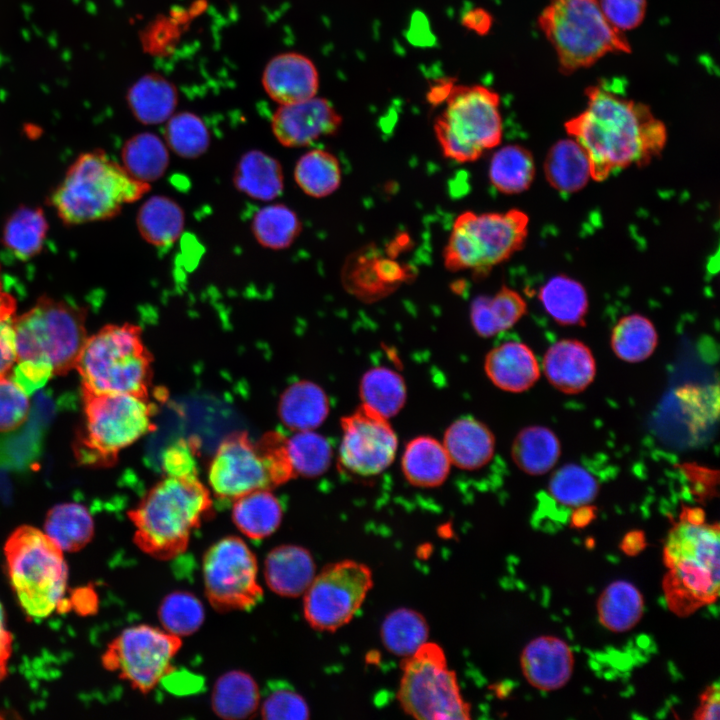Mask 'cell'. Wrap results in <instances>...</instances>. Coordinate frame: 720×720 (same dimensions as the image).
I'll return each instance as SVG.
<instances>
[{
    "instance_id": "cell-57",
    "label": "cell",
    "mask_w": 720,
    "mask_h": 720,
    "mask_svg": "<svg viewBox=\"0 0 720 720\" xmlns=\"http://www.w3.org/2000/svg\"><path fill=\"white\" fill-rule=\"evenodd\" d=\"M595 513V508L590 504L579 506L571 516V525L575 528H583L592 521Z\"/></svg>"
},
{
    "instance_id": "cell-37",
    "label": "cell",
    "mask_w": 720,
    "mask_h": 720,
    "mask_svg": "<svg viewBox=\"0 0 720 720\" xmlns=\"http://www.w3.org/2000/svg\"><path fill=\"white\" fill-rule=\"evenodd\" d=\"M94 521L89 510L79 503H61L46 514L44 533L63 552H77L94 537Z\"/></svg>"
},
{
    "instance_id": "cell-60",
    "label": "cell",
    "mask_w": 720,
    "mask_h": 720,
    "mask_svg": "<svg viewBox=\"0 0 720 720\" xmlns=\"http://www.w3.org/2000/svg\"><path fill=\"white\" fill-rule=\"evenodd\" d=\"M453 86L454 84H452L449 80H442L440 81V83L431 87L428 94L430 102L432 104H437L439 102L445 101Z\"/></svg>"
},
{
    "instance_id": "cell-29",
    "label": "cell",
    "mask_w": 720,
    "mask_h": 720,
    "mask_svg": "<svg viewBox=\"0 0 720 720\" xmlns=\"http://www.w3.org/2000/svg\"><path fill=\"white\" fill-rule=\"evenodd\" d=\"M527 312V303L516 291L502 286L493 296H478L471 303L470 319L481 337H492L512 328Z\"/></svg>"
},
{
    "instance_id": "cell-21",
    "label": "cell",
    "mask_w": 720,
    "mask_h": 720,
    "mask_svg": "<svg viewBox=\"0 0 720 720\" xmlns=\"http://www.w3.org/2000/svg\"><path fill=\"white\" fill-rule=\"evenodd\" d=\"M543 372L549 383L565 394L587 389L596 376V361L590 348L576 339H561L543 357Z\"/></svg>"
},
{
    "instance_id": "cell-20",
    "label": "cell",
    "mask_w": 720,
    "mask_h": 720,
    "mask_svg": "<svg viewBox=\"0 0 720 720\" xmlns=\"http://www.w3.org/2000/svg\"><path fill=\"white\" fill-rule=\"evenodd\" d=\"M267 95L279 105L312 98L319 89V74L313 61L298 52L271 58L262 74Z\"/></svg>"
},
{
    "instance_id": "cell-30",
    "label": "cell",
    "mask_w": 720,
    "mask_h": 720,
    "mask_svg": "<svg viewBox=\"0 0 720 720\" xmlns=\"http://www.w3.org/2000/svg\"><path fill=\"white\" fill-rule=\"evenodd\" d=\"M547 182L561 193H575L591 178L588 156L573 138L562 139L551 146L544 160Z\"/></svg>"
},
{
    "instance_id": "cell-10",
    "label": "cell",
    "mask_w": 720,
    "mask_h": 720,
    "mask_svg": "<svg viewBox=\"0 0 720 720\" xmlns=\"http://www.w3.org/2000/svg\"><path fill=\"white\" fill-rule=\"evenodd\" d=\"M82 396L85 426L75 444L81 463L110 466L120 451L155 429L148 397L85 389Z\"/></svg>"
},
{
    "instance_id": "cell-28",
    "label": "cell",
    "mask_w": 720,
    "mask_h": 720,
    "mask_svg": "<svg viewBox=\"0 0 720 720\" xmlns=\"http://www.w3.org/2000/svg\"><path fill=\"white\" fill-rule=\"evenodd\" d=\"M329 399L316 383L302 380L290 385L281 395L279 417L294 431L314 430L327 418Z\"/></svg>"
},
{
    "instance_id": "cell-3",
    "label": "cell",
    "mask_w": 720,
    "mask_h": 720,
    "mask_svg": "<svg viewBox=\"0 0 720 720\" xmlns=\"http://www.w3.org/2000/svg\"><path fill=\"white\" fill-rule=\"evenodd\" d=\"M86 314L82 307L42 296L14 318L17 368L12 378L29 392L75 369L88 337Z\"/></svg>"
},
{
    "instance_id": "cell-58",
    "label": "cell",
    "mask_w": 720,
    "mask_h": 720,
    "mask_svg": "<svg viewBox=\"0 0 720 720\" xmlns=\"http://www.w3.org/2000/svg\"><path fill=\"white\" fill-rule=\"evenodd\" d=\"M645 546L644 535L640 531H633L625 536L622 549L625 553L634 555Z\"/></svg>"
},
{
    "instance_id": "cell-25",
    "label": "cell",
    "mask_w": 720,
    "mask_h": 720,
    "mask_svg": "<svg viewBox=\"0 0 720 720\" xmlns=\"http://www.w3.org/2000/svg\"><path fill=\"white\" fill-rule=\"evenodd\" d=\"M232 181L234 187L248 197L271 201L283 192V168L273 156L260 150H250L238 160Z\"/></svg>"
},
{
    "instance_id": "cell-53",
    "label": "cell",
    "mask_w": 720,
    "mask_h": 720,
    "mask_svg": "<svg viewBox=\"0 0 720 720\" xmlns=\"http://www.w3.org/2000/svg\"><path fill=\"white\" fill-rule=\"evenodd\" d=\"M15 363L16 345L12 320H0V376L8 375Z\"/></svg>"
},
{
    "instance_id": "cell-35",
    "label": "cell",
    "mask_w": 720,
    "mask_h": 720,
    "mask_svg": "<svg viewBox=\"0 0 720 720\" xmlns=\"http://www.w3.org/2000/svg\"><path fill=\"white\" fill-rule=\"evenodd\" d=\"M596 610L603 627L614 633H623L633 629L641 620L644 598L634 584L617 580L602 591Z\"/></svg>"
},
{
    "instance_id": "cell-36",
    "label": "cell",
    "mask_w": 720,
    "mask_h": 720,
    "mask_svg": "<svg viewBox=\"0 0 720 720\" xmlns=\"http://www.w3.org/2000/svg\"><path fill=\"white\" fill-rule=\"evenodd\" d=\"M283 510L278 498L268 489L252 491L234 500L232 520L248 538L264 539L281 524Z\"/></svg>"
},
{
    "instance_id": "cell-15",
    "label": "cell",
    "mask_w": 720,
    "mask_h": 720,
    "mask_svg": "<svg viewBox=\"0 0 720 720\" xmlns=\"http://www.w3.org/2000/svg\"><path fill=\"white\" fill-rule=\"evenodd\" d=\"M373 587V573L364 563L341 560L325 566L306 590L304 617L317 631L334 632L348 624Z\"/></svg>"
},
{
    "instance_id": "cell-61",
    "label": "cell",
    "mask_w": 720,
    "mask_h": 720,
    "mask_svg": "<svg viewBox=\"0 0 720 720\" xmlns=\"http://www.w3.org/2000/svg\"><path fill=\"white\" fill-rule=\"evenodd\" d=\"M7 675V662L0 661V682Z\"/></svg>"
},
{
    "instance_id": "cell-2",
    "label": "cell",
    "mask_w": 720,
    "mask_h": 720,
    "mask_svg": "<svg viewBox=\"0 0 720 720\" xmlns=\"http://www.w3.org/2000/svg\"><path fill=\"white\" fill-rule=\"evenodd\" d=\"M719 524L698 507H683L663 548L662 588L669 610L687 617L717 601L720 586Z\"/></svg>"
},
{
    "instance_id": "cell-48",
    "label": "cell",
    "mask_w": 720,
    "mask_h": 720,
    "mask_svg": "<svg viewBox=\"0 0 720 720\" xmlns=\"http://www.w3.org/2000/svg\"><path fill=\"white\" fill-rule=\"evenodd\" d=\"M550 496L561 505L577 508L597 496V479L581 465L569 463L553 472L548 483Z\"/></svg>"
},
{
    "instance_id": "cell-49",
    "label": "cell",
    "mask_w": 720,
    "mask_h": 720,
    "mask_svg": "<svg viewBox=\"0 0 720 720\" xmlns=\"http://www.w3.org/2000/svg\"><path fill=\"white\" fill-rule=\"evenodd\" d=\"M158 617L164 630L182 637L195 633L205 618L201 601L190 592L175 591L162 600Z\"/></svg>"
},
{
    "instance_id": "cell-12",
    "label": "cell",
    "mask_w": 720,
    "mask_h": 720,
    "mask_svg": "<svg viewBox=\"0 0 720 720\" xmlns=\"http://www.w3.org/2000/svg\"><path fill=\"white\" fill-rule=\"evenodd\" d=\"M434 132L446 158L459 163L477 160L502 140L498 93L479 84L454 85Z\"/></svg>"
},
{
    "instance_id": "cell-59",
    "label": "cell",
    "mask_w": 720,
    "mask_h": 720,
    "mask_svg": "<svg viewBox=\"0 0 720 720\" xmlns=\"http://www.w3.org/2000/svg\"><path fill=\"white\" fill-rule=\"evenodd\" d=\"M16 310L14 297L4 291L0 281V320L11 319Z\"/></svg>"
},
{
    "instance_id": "cell-11",
    "label": "cell",
    "mask_w": 720,
    "mask_h": 720,
    "mask_svg": "<svg viewBox=\"0 0 720 720\" xmlns=\"http://www.w3.org/2000/svg\"><path fill=\"white\" fill-rule=\"evenodd\" d=\"M529 218L518 209L506 212L460 214L445 246L443 259L451 272L471 270L487 275L520 250L528 235Z\"/></svg>"
},
{
    "instance_id": "cell-4",
    "label": "cell",
    "mask_w": 720,
    "mask_h": 720,
    "mask_svg": "<svg viewBox=\"0 0 720 720\" xmlns=\"http://www.w3.org/2000/svg\"><path fill=\"white\" fill-rule=\"evenodd\" d=\"M212 504L195 470L169 473L128 511L135 545L157 560L178 557L186 551L192 531L212 512Z\"/></svg>"
},
{
    "instance_id": "cell-9",
    "label": "cell",
    "mask_w": 720,
    "mask_h": 720,
    "mask_svg": "<svg viewBox=\"0 0 720 720\" xmlns=\"http://www.w3.org/2000/svg\"><path fill=\"white\" fill-rule=\"evenodd\" d=\"M295 477L285 450V437L277 432L253 442L246 432L228 435L209 465L213 493L235 500L252 491L281 485Z\"/></svg>"
},
{
    "instance_id": "cell-44",
    "label": "cell",
    "mask_w": 720,
    "mask_h": 720,
    "mask_svg": "<svg viewBox=\"0 0 720 720\" xmlns=\"http://www.w3.org/2000/svg\"><path fill=\"white\" fill-rule=\"evenodd\" d=\"M341 167L330 152L315 148L304 153L294 168V180L308 196L323 198L334 193L341 184Z\"/></svg>"
},
{
    "instance_id": "cell-33",
    "label": "cell",
    "mask_w": 720,
    "mask_h": 720,
    "mask_svg": "<svg viewBox=\"0 0 720 720\" xmlns=\"http://www.w3.org/2000/svg\"><path fill=\"white\" fill-rule=\"evenodd\" d=\"M561 444L557 435L548 427L531 425L515 436L511 457L524 473L539 476L549 472L558 462Z\"/></svg>"
},
{
    "instance_id": "cell-1",
    "label": "cell",
    "mask_w": 720,
    "mask_h": 720,
    "mask_svg": "<svg viewBox=\"0 0 720 720\" xmlns=\"http://www.w3.org/2000/svg\"><path fill=\"white\" fill-rule=\"evenodd\" d=\"M586 108L564 127L586 152L591 178L604 181L632 165L644 166L667 141L664 123L650 107L601 84L588 87Z\"/></svg>"
},
{
    "instance_id": "cell-22",
    "label": "cell",
    "mask_w": 720,
    "mask_h": 720,
    "mask_svg": "<svg viewBox=\"0 0 720 720\" xmlns=\"http://www.w3.org/2000/svg\"><path fill=\"white\" fill-rule=\"evenodd\" d=\"M484 370L496 387L511 393L529 390L541 374L533 351L518 341H507L492 348L485 357Z\"/></svg>"
},
{
    "instance_id": "cell-6",
    "label": "cell",
    "mask_w": 720,
    "mask_h": 720,
    "mask_svg": "<svg viewBox=\"0 0 720 720\" xmlns=\"http://www.w3.org/2000/svg\"><path fill=\"white\" fill-rule=\"evenodd\" d=\"M152 362L139 326L108 324L87 337L75 369L82 389L148 397Z\"/></svg>"
},
{
    "instance_id": "cell-51",
    "label": "cell",
    "mask_w": 720,
    "mask_h": 720,
    "mask_svg": "<svg viewBox=\"0 0 720 720\" xmlns=\"http://www.w3.org/2000/svg\"><path fill=\"white\" fill-rule=\"evenodd\" d=\"M29 410L27 390L12 377L0 376V432L12 431L21 426Z\"/></svg>"
},
{
    "instance_id": "cell-55",
    "label": "cell",
    "mask_w": 720,
    "mask_h": 720,
    "mask_svg": "<svg viewBox=\"0 0 720 720\" xmlns=\"http://www.w3.org/2000/svg\"><path fill=\"white\" fill-rule=\"evenodd\" d=\"M492 23L493 19L491 15L482 8L469 10L462 19V24L466 28L480 35L487 33Z\"/></svg>"
},
{
    "instance_id": "cell-18",
    "label": "cell",
    "mask_w": 720,
    "mask_h": 720,
    "mask_svg": "<svg viewBox=\"0 0 720 720\" xmlns=\"http://www.w3.org/2000/svg\"><path fill=\"white\" fill-rule=\"evenodd\" d=\"M342 117L326 98H312L279 105L271 119L277 141L288 148L306 147L338 132Z\"/></svg>"
},
{
    "instance_id": "cell-42",
    "label": "cell",
    "mask_w": 720,
    "mask_h": 720,
    "mask_svg": "<svg viewBox=\"0 0 720 720\" xmlns=\"http://www.w3.org/2000/svg\"><path fill=\"white\" fill-rule=\"evenodd\" d=\"M658 344L655 326L647 317L633 313L623 316L612 329L610 345L622 361L638 363L648 359Z\"/></svg>"
},
{
    "instance_id": "cell-26",
    "label": "cell",
    "mask_w": 720,
    "mask_h": 720,
    "mask_svg": "<svg viewBox=\"0 0 720 720\" xmlns=\"http://www.w3.org/2000/svg\"><path fill=\"white\" fill-rule=\"evenodd\" d=\"M451 465L442 442L430 436H419L408 442L401 459L405 479L419 488L442 485Z\"/></svg>"
},
{
    "instance_id": "cell-24",
    "label": "cell",
    "mask_w": 720,
    "mask_h": 720,
    "mask_svg": "<svg viewBox=\"0 0 720 720\" xmlns=\"http://www.w3.org/2000/svg\"><path fill=\"white\" fill-rule=\"evenodd\" d=\"M451 464L477 470L488 464L495 452V436L481 421L462 417L446 429L442 442Z\"/></svg>"
},
{
    "instance_id": "cell-40",
    "label": "cell",
    "mask_w": 720,
    "mask_h": 720,
    "mask_svg": "<svg viewBox=\"0 0 720 720\" xmlns=\"http://www.w3.org/2000/svg\"><path fill=\"white\" fill-rule=\"evenodd\" d=\"M380 637L388 652L404 659L413 655L428 641V622L414 609L397 608L384 618Z\"/></svg>"
},
{
    "instance_id": "cell-27",
    "label": "cell",
    "mask_w": 720,
    "mask_h": 720,
    "mask_svg": "<svg viewBox=\"0 0 720 720\" xmlns=\"http://www.w3.org/2000/svg\"><path fill=\"white\" fill-rule=\"evenodd\" d=\"M128 107L142 124L166 122L178 103L175 85L158 73H147L132 84L127 93Z\"/></svg>"
},
{
    "instance_id": "cell-17",
    "label": "cell",
    "mask_w": 720,
    "mask_h": 720,
    "mask_svg": "<svg viewBox=\"0 0 720 720\" xmlns=\"http://www.w3.org/2000/svg\"><path fill=\"white\" fill-rule=\"evenodd\" d=\"M338 461L346 472L360 477L380 474L393 462L397 436L387 418L361 405L341 419Z\"/></svg>"
},
{
    "instance_id": "cell-16",
    "label": "cell",
    "mask_w": 720,
    "mask_h": 720,
    "mask_svg": "<svg viewBox=\"0 0 720 720\" xmlns=\"http://www.w3.org/2000/svg\"><path fill=\"white\" fill-rule=\"evenodd\" d=\"M202 572L205 595L217 611L249 610L263 598L257 559L237 536L224 537L209 547Z\"/></svg>"
},
{
    "instance_id": "cell-45",
    "label": "cell",
    "mask_w": 720,
    "mask_h": 720,
    "mask_svg": "<svg viewBox=\"0 0 720 720\" xmlns=\"http://www.w3.org/2000/svg\"><path fill=\"white\" fill-rule=\"evenodd\" d=\"M251 231L264 248L282 250L290 247L302 231L297 213L282 203L260 208L253 216Z\"/></svg>"
},
{
    "instance_id": "cell-38",
    "label": "cell",
    "mask_w": 720,
    "mask_h": 720,
    "mask_svg": "<svg viewBox=\"0 0 720 720\" xmlns=\"http://www.w3.org/2000/svg\"><path fill=\"white\" fill-rule=\"evenodd\" d=\"M122 166L135 179L150 184L160 179L169 166V148L152 132L129 138L121 150Z\"/></svg>"
},
{
    "instance_id": "cell-41",
    "label": "cell",
    "mask_w": 720,
    "mask_h": 720,
    "mask_svg": "<svg viewBox=\"0 0 720 720\" xmlns=\"http://www.w3.org/2000/svg\"><path fill=\"white\" fill-rule=\"evenodd\" d=\"M48 232V222L40 208L23 206L7 219L2 242L17 258L28 260L40 253Z\"/></svg>"
},
{
    "instance_id": "cell-54",
    "label": "cell",
    "mask_w": 720,
    "mask_h": 720,
    "mask_svg": "<svg viewBox=\"0 0 720 720\" xmlns=\"http://www.w3.org/2000/svg\"><path fill=\"white\" fill-rule=\"evenodd\" d=\"M720 694L718 683L707 686L700 695L699 706L693 713L695 720H718L720 712Z\"/></svg>"
},
{
    "instance_id": "cell-56",
    "label": "cell",
    "mask_w": 720,
    "mask_h": 720,
    "mask_svg": "<svg viewBox=\"0 0 720 720\" xmlns=\"http://www.w3.org/2000/svg\"><path fill=\"white\" fill-rule=\"evenodd\" d=\"M13 637L5 624V612L0 602V661L7 662L12 653Z\"/></svg>"
},
{
    "instance_id": "cell-19",
    "label": "cell",
    "mask_w": 720,
    "mask_h": 720,
    "mask_svg": "<svg viewBox=\"0 0 720 720\" xmlns=\"http://www.w3.org/2000/svg\"><path fill=\"white\" fill-rule=\"evenodd\" d=\"M570 645L553 635L532 639L520 655V667L526 681L535 689L551 692L563 688L574 671Z\"/></svg>"
},
{
    "instance_id": "cell-47",
    "label": "cell",
    "mask_w": 720,
    "mask_h": 720,
    "mask_svg": "<svg viewBox=\"0 0 720 720\" xmlns=\"http://www.w3.org/2000/svg\"><path fill=\"white\" fill-rule=\"evenodd\" d=\"M165 143L185 159H196L209 148L210 134L203 119L189 111L174 113L166 122Z\"/></svg>"
},
{
    "instance_id": "cell-32",
    "label": "cell",
    "mask_w": 720,
    "mask_h": 720,
    "mask_svg": "<svg viewBox=\"0 0 720 720\" xmlns=\"http://www.w3.org/2000/svg\"><path fill=\"white\" fill-rule=\"evenodd\" d=\"M538 299L545 312L558 324L585 325L589 301L586 289L579 281L564 274L555 275L541 286Z\"/></svg>"
},
{
    "instance_id": "cell-34",
    "label": "cell",
    "mask_w": 720,
    "mask_h": 720,
    "mask_svg": "<svg viewBox=\"0 0 720 720\" xmlns=\"http://www.w3.org/2000/svg\"><path fill=\"white\" fill-rule=\"evenodd\" d=\"M260 705V691L251 675L234 670L221 675L213 688L211 706L226 720L252 717Z\"/></svg>"
},
{
    "instance_id": "cell-43",
    "label": "cell",
    "mask_w": 720,
    "mask_h": 720,
    "mask_svg": "<svg viewBox=\"0 0 720 720\" xmlns=\"http://www.w3.org/2000/svg\"><path fill=\"white\" fill-rule=\"evenodd\" d=\"M359 394L362 404L387 419L400 412L407 398L402 376L387 367L369 369L361 378Z\"/></svg>"
},
{
    "instance_id": "cell-46",
    "label": "cell",
    "mask_w": 720,
    "mask_h": 720,
    "mask_svg": "<svg viewBox=\"0 0 720 720\" xmlns=\"http://www.w3.org/2000/svg\"><path fill=\"white\" fill-rule=\"evenodd\" d=\"M285 450L294 476L317 477L331 464L329 441L313 430L296 431L285 438Z\"/></svg>"
},
{
    "instance_id": "cell-31",
    "label": "cell",
    "mask_w": 720,
    "mask_h": 720,
    "mask_svg": "<svg viewBox=\"0 0 720 720\" xmlns=\"http://www.w3.org/2000/svg\"><path fill=\"white\" fill-rule=\"evenodd\" d=\"M136 226L147 243L155 247L170 246L183 233L185 213L174 199L165 195H153L140 206Z\"/></svg>"
},
{
    "instance_id": "cell-13",
    "label": "cell",
    "mask_w": 720,
    "mask_h": 720,
    "mask_svg": "<svg viewBox=\"0 0 720 720\" xmlns=\"http://www.w3.org/2000/svg\"><path fill=\"white\" fill-rule=\"evenodd\" d=\"M397 699L402 710L419 720H468L471 706L441 646L427 641L401 663Z\"/></svg>"
},
{
    "instance_id": "cell-50",
    "label": "cell",
    "mask_w": 720,
    "mask_h": 720,
    "mask_svg": "<svg viewBox=\"0 0 720 720\" xmlns=\"http://www.w3.org/2000/svg\"><path fill=\"white\" fill-rule=\"evenodd\" d=\"M260 705L266 720H306L310 710L305 699L287 683L271 682Z\"/></svg>"
},
{
    "instance_id": "cell-8",
    "label": "cell",
    "mask_w": 720,
    "mask_h": 720,
    "mask_svg": "<svg viewBox=\"0 0 720 720\" xmlns=\"http://www.w3.org/2000/svg\"><path fill=\"white\" fill-rule=\"evenodd\" d=\"M4 556L8 577L27 616H49L64 596L68 567L62 549L43 530L17 527L7 538Z\"/></svg>"
},
{
    "instance_id": "cell-39",
    "label": "cell",
    "mask_w": 720,
    "mask_h": 720,
    "mask_svg": "<svg viewBox=\"0 0 720 720\" xmlns=\"http://www.w3.org/2000/svg\"><path fill=\"white\" fill-rule=\"evenodd\" d=\"M488 176L497 191L508 195L522 193L534 180V158L521 145H505L492 155Z\"/></svg>"
},
{
    "instance_id": "cell-7",
    "label": "cell",
    "mask_w": 720,
    "mask_h": 720,
    "mask_svg": "<svg viewBox=\"0 0 720 720\" xmlns=\"http://www.w3.org/2000/svg\"><path fill=\"white\" fill-rule=\"evenodd\" d=\"M537 23L565 74L590 67L608 53L631 52L625 34L607 21L598 0H550Z\"/></svg>"
},
{
    "instance_id": "cell-5",
    "label": "cell",
    "mask_w": 720,
    "mask_h": 720,
    "mask_svg": "<svg viewBox=\"0 0 720 720\" xmlns=\"http://www.w3.org/2000/svg\"><path fill=\"white\" fill-rule=\"evenodd\" d=\"M150 189V184L133 178L104 151L94 150L71 164L51 194L50 204L65 224H83L115 217Z\"/></svg>"
},
{
    "instance_id": "cell-52",
    "label": "cell",
    "mask_w": 720,
    "mask_h": 720,
    "mask_svg": "<svg viewBox=\"0 0 720 720\" xmlns=\"http://www.w3.org/2000/svg\"><path fill=\"white\" fill-rule=\"evenodd\" d=\"M607 21L617 30L626 32L644 20L647 0H598Z\"/></svg>"
},
{
    "instance_id": "cell-14",
    "label": "cell",
    "mask_w": 720,
    "mask_h": 720,
    "mask_svg": "<svg viewBox=\"0 0 720 720\" xmlns=\"http://www.w3.org/2000/svg\"><path fill=\"white\" fill-rule=\"evenodd\" d=\"M182 646L181 637L140 624L124 629L107 646L103 667L146 694L171 673L172 660Z\"/></svg>"
},
{
    "instance_id": "cell-23",
    "label": "cell",
    "mask_w": 720,
    "mask_h": 720,
    "mask_svg": "<svg viewBox=\"0 0 720 720\" xmlns=\"http://www.w3.org/2000/svg\"><path fill=\"white\" fill-rule=\"evenodd\" d=\"M316 575V566L309 550L285 544L272 549L266 556L264 576L267 586L284 597L303 595Z\"/></svg>"
}]
</instances>
